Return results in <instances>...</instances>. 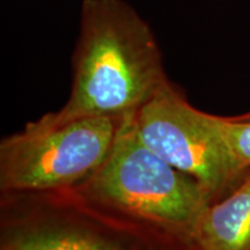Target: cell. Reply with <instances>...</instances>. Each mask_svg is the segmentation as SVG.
I'll return each mask as SVG.
<instances>
[{
	"mask_svg": "<svg viewBox=\"0 0 250 250\" xmlns=\"http://www.w3.org/2000/svg\"><path fill=\"white\" fill-rule=\"evenodd\" d=\"M168 81L151 27L127 2L83 0L67 101L26 126L42 130L85 117L133 116Z\"/></svg>",
	"mask_w": 250,
	"mask_h": 250,
	"instance_id": "obj_1",
	"label": "cell"
},
{
	"mask_svg": "<svg viewBox=\"0 0 250 250\" xmlns=\"http://www.w3.org/2000/svg\"><path fill=\"white\" fill-rule=\"evenodd\" d=\"M221 130L233 155L245 169L250 168V120L219 116Z\"/></svg>",
	"mask_w": 250,
	"mask_h": 250,
	"instance_id": "obj_7",
	"label": "cell"
},
{
	"mask_svg": "<svg viewBox=\"0 0 250 250\" xmlns=\"http://www.w3.org/2000/svg\"><path fill=\"white\" fill-rule=\"evenodd\" d=\"M192 246L198 250H250V168L232 191L205 208Z\"/></svg>",
	"mask_w": 250,
	"mask_h": 250,
	"instance_id": "obj_6",
	"label": "cell"
},
{
	"mask_svg": "<svg viewBox=\"0 0 250 250\" xmlns=\"http://www.w3.org/2000/svg\"><path fill=\"white\" fill-rule=\"evenodd\" d=\"M73 189L0 193V250H191Z\"/></svg>",
	"mask_w": 250,
	"mask_h": 250,
	"instance_id": "obj_3",
	"label": "cell"
},
{
	"mask_svg": "<svg viewBox=\"0 0 250 250\" xmlns=\"http://www.w3.org/2000/svg\"><path fill=\"white\" fill-rule=\"evenodd\" d=\"M125 118L85 117L50 129L24 125L0 142V193L74 189L111 151Z\"/></svg>",
	"mask_w": 250,
	"mask_h": 250,
	"instance_id": "obj_4",
	"label": "cell"
},
{
	"mask_svg": "<svg viewBox=\"0 0 250 250\" xmlns=\"http://www.w3.org/2000/svg\"><path fill=\"white\" fill-rule=\"evenodd\" d=\"M233 118H235V120H240V121H247V120H250V111H247L245 114H241V115H236V116H232Z\"/></svg>",
	"mask_w": 250,
	"mask_h": 250,
	"instance_id": "obj_8",
	"label": "cell"
},
{
	"mask_svg": "<svg viewBox=\"0 0 250 250\" xmlns=\"http://www.w3.org/2000/svg\"><path fill=\"white\" fill-rule=\"evenodd\" d=\"M134 124L143 142L198 181L212 203L227 196L248 170L230 151L218 115L193 107L170 80L136 112Z\"/></svg>",
	"mask_w": 250,
	"mask_h": 250,
	"instance_id": "obj_5",
	"label": "cell"
},
{
	"mask_svg": "<svg viewBox=\"0 0 250 250\" xmlns=\"http://www.w3.org/2000/svg\"><path fill=\"white\" fill-rule=\"evenodd\" d=\"M102 208L169 233L192 246L196 225L212 199L202 184L143 142L133 116L122 122L102 165L74 188Z\"/></svg>",
	"mask_w": 250,
	"mask_h": 250,
	"instance_id": "obj_2",
	"label": "cell"
},
{
	"mask_svg": "<svg viewBox=\"0 0 250 250\" xmlns=\"http://www.w3.org/2000/svg\"><path fill=\"white\" fill-rule=\"evenodd\" d=\"M191 250H198V249H197L196 247H193V246H192V249H191Z\"/></svg>",
	"mask_w": 250,
	"mask_h": 250,
	"instance_id": "obj_9",
	"label": "cell"
}]
</instances>
